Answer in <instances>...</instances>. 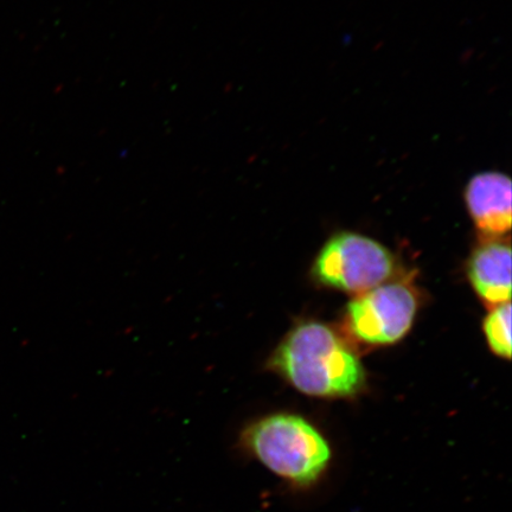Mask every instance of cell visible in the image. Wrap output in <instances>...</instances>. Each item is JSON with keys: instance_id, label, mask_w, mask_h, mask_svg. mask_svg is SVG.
Segmentation results:
<instances>
[{"instance_id": "cell-4", "label": "cell", "mask_w": 512, "mask_h": 512, "mask_svg": "<svg viewBox=\"0 0 512 512\" xmlns=\"http://www.w3.org/2000/svg\"><path fill=\"white\" fill-rule=\"evenodd\" d=\"M419 300L408 281H392L358 294L345 313L350 334L369 345L398 343L411 331Z\"/></svg>"}, {"instance_id": "cell-7", "label": "cell", "mask_w": 512, "mask_h": 512, "mask_svg": "<svg viewBox=\"0 0 512 512\" xmlns=\"http://www.w3.org/2000/svg\"><path fill=\"white\" fill-rule=\"evenodd\" d=\"M484 334L490 349L499 357L511 358V303L492 307L484 319Z\"/></svg>"}, {"instance_id": "cell-5", "label": "cell", "mask_w": 512, "mask_h": 512, "mask_svg": "<svg viewBox=\"0 0 512 512\" xmlns=\"http://www.w3.org/2000/svg\"><path fill=\"white\" fill-rule=\"evenodd\" d=\"M511 181L499 171L473 176L465 188V204L473 223L486 238H501L510 232Z\"/></svg>"}, {"instance_id": "cell-1", "label": "cell", "mask_w": 512, "mask_h": 512, "mask_svg": "<svg viewBox=\"0 0 512 512\" xmlns=\"http://www.w3.org/2000/svg\"><path fill=\"white\" fill-rule=\"evenodd\" d=\"M267 368L300 393L319 399L352 398L367 381L357 352L331 326L319 322H305L288 332Z\"/></svg>"}, {"instance_id": "cell-2", "label": "cell", "mask_w": 512, "mask_h": 512, "mask_svg": "<svg viewBox=\"0 0 512 512\" xmlns=\"http://www.w3.org/2000/svg\"><path fill=\"white\" fill-rule=\"evenodd\" d=\"M239 450L294 489H310L323 479L332 460L331 445L303 416L274 413L249 422Z\"/></svg>"}, {"instance_id": "cell-3", "label": "cell", "mask_w": 512, "mask_h": 512, "mask_svg": "<svg viewBox=\"0 0 512 512\" xmlns=\"http://www.w3.org/2000/svg\"><path fill=\"white\" fill-rule=\"evenodd\" d=\"M394 270V256L380 242L344 232L320 249L312 274L319 284L358 296L387 283Z\"/></svg>"}, {"instance_id": "cell-6", "label": "cell", "mask_w": 512, "mask_h": 512, "mask_svg": "<svg viewBox=\"0 0 512 512\" xmlns=\"http://www.w3.org/2000/svg\"><path fill=\"white\" fill-rule=\"evenodd\" d=\"M467 277L473 290L492 307L510 303L511 248L509 243L489 239L479 245L467 262Z\"/></svg>"}]
</instances>
